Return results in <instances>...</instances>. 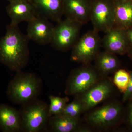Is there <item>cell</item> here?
<instances>
[{"mask_svg":"<svg viewBox=\"0 0 132 132\" xmlns=\"http://www.w3.org/2000/svg\"><path fill=\"white\" fill-rule=\"evenodd\" d=\"M130 1H132V0H130Z\"/></svg>","mask_w":132,"mask_h":132,"instance_id":"83f0119b","label":"cell"},{"mask_svg":"<svg viewBox=\"0 0 132 132\" xmlns=\"http://www.w3.org/2000/svg\"><path fill=\"white\" fill-rule=\"evenodd\" d=\"M125 32L130 48L132 47V27L125 30Z\"/></svg>","mask_w":132,"mask_h":132,"instance_id":"603a6c76","label":"cell"},{"mask_svg":"<svg viewBox=\"0 0 132 132\" xmlns=\"http://www.w3.org/2000/svg\"><path fill=\"white\" fill-rule=\"evenodd\" d=\"M115 6V27L126 30L132 27V1L114 0Z\"/></svg>","mask_w":132,"mask_h":132,"instance_id":"2e32d148","label":"cell"},{"mask_svg":"<svg viewBox=\"0 0 132 132\" xmlns=\"http://www.w3.org/2000/svg\"><path fill=\"white\" fill-rule=\"evenodd\" d=\"M130 100H131L132 101V95L131 96V97H130Z\"/></svg>","mask_w":132,"mask_h":132,"instance_id":"4316f807","label":"cell"},{"mask_svg":"<svg viewBox=\"0 0 132 132\" xmlns=\"http://www.w3.org/2000/svg\"><path fill=\"white\" fill-rule=\"evenodd\" d=\"M132 95V72L130 73V79L129 85L126 91L123 94V101L125 102L130 99Z\"/></svg>","mask_w":132,"mask_h":132,"instance_id":"7402d4cb","label":"cell"},{"mask_svg":"<svg viewBox=\"0 0 132 132\" xmlns=\"http://www.w3.org/2000/svg\"><path fill=\"white\" fill-rule=\"evenodd\" d=\"M113 91V87L108 81L97 82L82 93L79 99L82 104L83 111H88L98 105L107 98Z\"/></svg>","mask_w":132,"mask_h":132,"instance_id":"30bf717a","label":"cell"},{"mask_svg":"<svg viewBox=\"0 0 132 132\" xmlns=\"http://www.w3.org/2000/svg\"><path fill=\"white\" fill-rule=\"evenodd\" d=\"M115 17L114 0H92L90 21L93 29L106 33L114 27Z\"/></svg>","mask_w":132,"mask_h":132,"instance_id":"8992f818","label":"cell"},{"mask_svg":"<svg viewBox=\"0 0 132 132\" xmlns=\"http://www.w3.org/2000/svg\"><path fill=\"white\" fill-rule=\"evenodd\" d=\"M28 40L18 26L7 25L6 34L0 39V62L11 71H21L29 59Z\"/></svg>","mask_w":132,"mask_h":132,"instance_id":"6da1fadb","label":"cell"},{"mask_svg":"<svg viewBox=\"0 0 132 132\" xmlns=\"http://www.w3.org/2000/svg\"><path fill=\"white\" fill-rule=\"evenodd\" d=\"M96 68L89 64L76 69L70 76L65 91L68 95H79L82 94L96 84L98 76Z\"/></svg>","mask_w":132,"mask_h":132,"instance_id":"52a82bcc","label":"cell"},{"mask_svg":"<svg viewBox=\"0 0 132 132\" xmlns=\"http://www.w3.org/2000/svg\"><path fill=\"white\" fill-rule=\"evenodd\" d=\"M26 105L20 113L21 130L27 132L39 131L45 127L49 119L47 105L36 100Z\"/></svg>","mask_w":132,"mask_h":132,"instance_id":"5b68a950","label":"cell"},{"mask_svg":"<svg viewBox=\"0 0 132 132\" xmlns=\"http://www.w3.org/2000/svg\"><path fill=\"white\" fill-rule=\"evenodd\" d=\"M50 126L53 131H79L78 119L71 118L64 114L53 116L49 118Z\"/></svg>","mask_w":132,"mask_h":132,"instance_id":"ac0fdd59","label":"cell"},{"mask_svg":"<svg viewBox=\"0 0 132 132\" xmlns=\"http://www.w3.org/2000/svg\"><path fill=\"white\" fill-rule=\"evenodd\" d=\"M130 79V73L124 69H118L116 71L113 81L118 90L124 94L127 90Z\"/></svg>","mask_w":132,"mask_h":132,"instance_id":"ffe728a7","label":"cell"},{"mask_svg":"<svg viewBox=\"0 0 132 132\" xmlns=\"http://www.w3.org/2000/svg\"><path fill=\"white\" fill-rule=\"evenodd\" d=\"M38 14L54 21H59L63 15L64 0H29Z\"/></svg>","mask_w":132,"mask_h":132,"instance_id":"5bb4252c","label":"cell"},{"mask_svg":"<svg viewBox=\"0 0 132 132\" xmlns=\"http://www.w3.org/2000/svg\"><path fill=\"white\" fill-rule=\"evenodd\" d=\"M82 111L81 102L79 99H76L70 104H67L62 114L71 118L78 119Z\"/></svg>","mask_w":132,"mask_h":132,"instance_id":"44dd1931","label":"cell"},{"mask_svg":"<svg viewBox=\"0 0 132 132\" xmlns=\"http://www.w3.org/2000/svg\"><path fill=\"white\" fill-rule=\"evenodd\" d=\"M127 53L128 54L129 57L132 59V47L129 48Z\"/></svg>","mask_w":132,"mask_h":132,"instance_id":"d4e9b609","label":"cell"},{"mask_svg":"<svg viewBox=\"0 0 132 132\" xmlns=\"http://www.w3.org/2000/svg\"><path fill=\"white\" fill-rule=\"evenodd\" d=\"M128 119L132 127V102L130 104L128 111Z\"/></svg>","mask_w":132,"mask_h":132,"instance_id":"cb8c5ba5","label":"cell"},{"mask_svg":"<svg viewBox=\"0 0 132 132\" xmlns=\"http://www.w3.org/2000/svg\"><path fill=\"white\" fill-rule=\"evenodd\" d=\"M9 2H12L14 1H18V0H7Z\"/></svg>","mask_w":132,"mask_h":132,"instance_id":"484cf974","label":"cell"},{"mask_svg":"<svg viewBox=\"0 0 132 132\" xmlns=\"http://www.w3.org/2000/svg\"><path fill=\"white\" fill-rule=\"evenodd\" d=\"M92 0H64L63 15L83 25L90 21Z\"/></svg>","mask_w":132,"mask_h":132,"instance_id":"8fae6325","label":"cell"},{"mask_svg":"<svg viewBox=\"0 0 132 132\" xmlns=\"http://www.w3.org/2000/svg\"><path fill=\"white\" fill-rule=\"evenodd\" d=\"M105 34L101 39V46L105 50L116 55H123L128 53L130 46L125 30L114 27Z\"/></svg>","mask_w":132,"mask_h":132,"instance_id":"7c38bea8","label":"cell"},{"mask_svg":"<svg viewBox=\"0 0 132 132\" xmlns=\"http://www.w3.org/2000/svg\"><path fill=\"white\" fill-rule=\"evenodd\" d=\"M6 10L11 20L10 24L16 26L22 22H28L38 14L29 0H18L9 2Z\"/></svg>","mask_w":132,"mask_h":132,"instance_id":"4fadbf2b","label":"cell"},{"mask_svg":"<svg viewBox=\"0 0 132 132\" xmlns=\"http://www.w3.org/2000/svg\"><path fill=\"white\" fill-rule=\"evenodd\" d=\"M57 22L50 43L52 47L61 51L72 48L79 39L82 24L67 18Z\"/></svg>","mask_w":132,"mask_h":132,"instance_id":"277c9868","label":"cell"},{"mask_svg":"<svg viewBox=\"0 0 132 132\" xmlns=\"http://www.w3.org/2000/svg\"><path fill=\"white\" fill-rule=\"evenodd\" d=\"M0 130L3 132L21 130L20 113L15 108L5 104L0 105Z\"/></svg>","mask_w":132,"mask_h":132,"instance_id":"9a60e30c","label":"cell"},{"mask_svg":"<svg viewBox=\"0 0 132 132\" xmlns=\"http://www.w3.org/2000/svg\"><path fill=\"white\" fill-rule=\"evenodd\" d=\"M98 33L93 29L89 30L78 39L72 48L71 60L87 64L94 60L101 47Z\"/></svg>","mask_w":132,"mask_h":132,"instance_id":"3957f363","label":"cell"},{"mask_svg":"<svg viewBox=\"0 0 132 132\" xmlns=\"http://www.w3.org/2000/svg\"><path fill=\"white\" fill-rule=\"evenodd\" d=\"M122 107L117 103H111L98 109L88 116V121L94 127H108L117 121L120 116Z\"/></svg>","mask_w":132,"mask_h":132,"instance_id":"9c48e42d","label":"cell"},{"mask_svg":"<svg viewBox=\"0 0 132 132\" xmlns=\"http://www.w3.org/2000/svg\"><path fill=\"white\" fill-rule=\"evenodd\" d=\"M49 100L50 104L48 110L49 117L62 114L69 101L67 97L61 98L53 95L49 96Z\"/></svg>","mask_w":132,"mask_h":132,"instance_id":"d6986e66","label":"cell"},{"mask_svg":"<svg viewBox=\"0 0 132 132\" xmlns=\"http://www.w3.org/2000/svg\"><path fill=\"white\" fill-rule=\"evenodd\" d=\"M54 26L46 16L37 14L28 22L27 37L41 45L50 44Z\"/></svg>","mask_w":132,"mask_h":132,"instance_id":"ba28073f","label":"cell"},{"mask_svg":"<svg viewBox=\"0 0 132 132\" xmlns=\"http://www.w3.org/2000/svg\"><path fill=\"white\" fill-rule=\"evenodd\" d=\"M95 68L104 74L116 72L120 65L116 54L105 50L99 52L94 59Z\"/></svg>","mask_w":132,"mask_h":132,"instance_id":"e0dca14e","label":"cell"},{"mask_svg":"<svg viewBox=\"0 0 132 132\" xmlns=\"http://www.w3.org/2000/svg\"><path fill=\"white\" fill-rule=\"evenodd\" d=\"M41 87V80L37 76L20 71L10 82L7 93L12 102L26 105L36 100Z\"/></svg>","mask_w":132,"mask_h":132,"instance_id":"7a4b0ae2","label":"cell"}]
</instances>
